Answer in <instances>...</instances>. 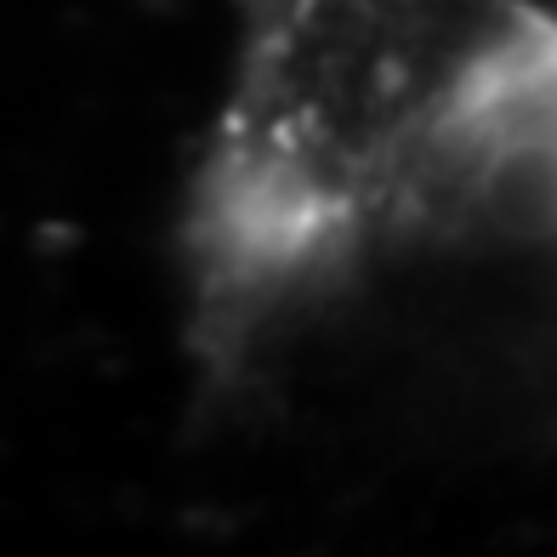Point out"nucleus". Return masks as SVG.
<instances>
[{"label": "nucleus", "instance_id": "obj_1", "mask_svg": "<svg viewBox=\"0 0 557 557\" xmlns=\"http://www.w3.org/2000/svg\"><path fill=\"white\" fill-rule=\"evenodd\" d=\"M234 69L176 257L211 404L410 268L546 257L557 23L546 0H234Z\"/></svg>", "mask_w": 557, "mask_h": 557}]
</instances>
